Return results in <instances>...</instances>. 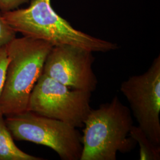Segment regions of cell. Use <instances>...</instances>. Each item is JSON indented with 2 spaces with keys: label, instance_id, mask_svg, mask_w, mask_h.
I'll return each instance as SVG.
<instances>
[{
  "label": "cell",
  "instance_id": "6da1fadb",
  "mask_svg": "<svg viewBox=\"0 0 160 160\" xmlns=\"http://www.w3.org/2000/svg\"><path fill=\"white\" fill-rule=\"evenodd\" d=\"M2 15L16 33L44 40L53 46L68 45L102 53L119 48L115 43L74 28L54 10L51 0H32L28 7L4 12Z\"/></svg>",
  "mask_w": 160,
  "mask_h": 160
},
{
  "label": "cell",
  "instance_id": "7a4b0ae2",
  "mask_svg": "<svg viewBox=\"0 0 160 160\" xmlns=\"http://www.w3.org/2000/svg\"><path fill=\"white\" fill-rule=\"evenodd\" d=\"M6 46L8 61L0 107L3 116H9L28 111L30 94L53 46L44 40L23 36L16 38Z\"/></svg>",
  "mask_w": 160,
  "mask_h": 160
},
{
  "label": "cell",
  "instance_id": "3957f363",
  "mask_svg": "<svg viewBox=\"0 0 160 160\" xmlns=\"http://www.w3.org/2000/svg\"><path fill=\"white\" fill-rule=\"evenodd\" d=\"M131 111L115 96L112 101L91 109L84 124L80 160H116L130 152L137 142L130 136Z\"/></svg>",
  "mask_w": 160,
  "mask_h": 160
},
{
  "label": "cell",
  "instance_id": "277c9868",
  "mask_svg": "<svg viewBox=\"0 0 160 160\" xmlns=\"http://www.w3.org/2000/svg\"><path fill=\"white\" fill-rule=\"evenodd\" d=\"M5 122L16 140L48 147L61 160H80L82 135L77 128L30 111L6 116Z\"/></svg>",
  "mask_w": 160,
  "mask_h": 160
},
{
  "label": "cell",
  "instance_id": "5b68a950",
  "mask_svg": "<svg viewBox=\"0 0 160 160\" xmlns=\"http://www.w3.org/2000/svg\"><path fill=\"white\" fill-rule=\"evenodd\" d=\"M91 97V92L71 89L42 73L30 94L28 111L82 128L92 109Z\"/></svg>",
  "mask_w": 160,
  "mask_h": 160
},
{
  "label": "cell",
  "instance_id": "8992f818",
  "mask_svg": "<svg viewBox=\"0 0 160 160\" xmlns=\"http://www.w3.org/2000/svg\"><path fill=\"white\" fill-rule=\"evenodd\" d=\"M120 90L138 126L153 143L160 146V55L144 73L122 82Z\"/></svg>",
  "mask_w": 160,
  "mask_h": 160
},
{
  "label": "cell",
  "instance_id": "52a82bcc",
  "mask_svg": "<svg viewBox=\"0 0 160 160\" xmlns=\"http://www.w3.org/2000/svg\"><path fill=\"white\" fill-rule=\"evenodd\" d=\"M92 52L78 46H53L48 53L42 73L69 88L94 92L98 80L92 69Z\"/></svg>",
  "mask_w": 160,
  "mask_h": 160
},
{
  "label": "cell",
  "instance_id": "ba28073f",
  "mask_svg": "<svg viewBox=\"0 0 160 160\" xmlns=\"http://www.w3.org/2000/svg\"><path fill=\"white\" fill-rule=\"evenodd\" d=\"M43 158L28 154L18 148L6 125L4 116H0V160H43Z\"/></svg>",
  "mask_w": 160,
  "mask_h": 160
},
{
  "label": "cell",
  "instance_id": "9c48e42d",
  "mask_svg": "<svg viewBox=\"0 0 160 160\" xmlns=\"http://www.w3.org/2000/svg\"><path fill=\"white\" fill-rule=\"evenodd\" d=\"M130 136L139 145V160H160V146L153 143L139 126H132Z\"/></svg>",
  "mask_w": 160,
  "mask_h": 160
},
{
  "label": "cell",
  "instance_id": "30bf717a",
  "mask_svg": "<svg viewBox=\"0 0 160 160\" xmlns=\"http://www.w3.org/2000/svg\"><path fill=\"white\" fill-rule=\"evenodd\" d=\"M16 33L6 22L0 12V48L6 46L15 39Z\"/></svg>",
  "mask_w": 160,
  "mask_h": 160
},
{
  "label": "cell",
  "instance_id": "8fae6325",
  "mask_svg": "<svg viewBox=\"0 0 160 160\" xmlns=\"http://www.w3.org/2000/svg\"><path fill=\"white\" fill-rule=\"evenodd\" d=\"M8 61L7 46L0 48V97L4 86V82L6 76V68ZM3 116L0 107V116Z\"/></svg>",
  "mask_w": 160,
  "mask_h": 160
},
{
  "label": "cell",
  "instance_id": "7c38bea8",
  "mask_svg": "<svg viewBox=\"0 0 160 160\" xmlns=\"http://www.w3.org/2000/svg\"><path fill=\"white\" fill-rule=\"evenodd\" d=\"M32 0H0V10L2 12H10L17 9L23 4L30 2Z\"/></svg>",
  "mask_w": 160,
  "mask_h": 160
}]
</instances>
